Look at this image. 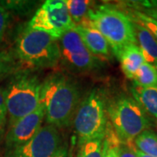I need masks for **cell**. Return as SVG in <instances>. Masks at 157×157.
<instances>
[{"label":"cell","instance_id":"7402d4cb","mask_svg":"<svg viewBox=\"0 0 157 157\" xmlns=\"http://www.w3.org/2000/svg\"><path fill=\"white\" fill-rule=\"evenodd\" d=\"M10 19V12L4 4H0V43L4 39V36L8 26Z\"/></svg>","mask_w":157,"mask_h":157},{"label":"cell","instance_id":"d6986e66","mask_svg":"<svg viewBox=\"0 0 157 157\" xmlns=\"http://www.w3.org/2000/svg\"><path fill=\"white\" fill-rule=\"evenodd\" d=\"M103 138L86 141L79 145L77 157H102Z\"/></svg>","mask_w":157,"mask_h":157},{"label":"cell","instance_id":"4316f807","mask_svg":"<svg viewBox=\"0 0 157 157\" xmlns=\"http://www.w3.org/2000/svg\"><path fill=\"white\" fill-rule=\"evenodd\" d=\"M135 150V149H134ZM135 154H136V155L137 157H152V156H149V155H144V154H142V153H140V152H138L135 150Z\"/></svg>","mask_w":157,"mask_h":157},{"label":"cell","instance_id":"8fae6325","mask_svg":"<svg viewBox=\"0 0 157 157\" xmlns=\"http://www.w3.org/2000/svg\"><path fill=\"white\" fill-rule=\"evenodd\" d=\"M74 30L78 33L85 45L95 57H107L109 55V45L104 36L94 27L89 21L76 25Z\"/></svg>","mask_w":157,"mask_h":157},{"label":"cell","instance_id":"83f0119b","mask_svg":"<svg viewBox=\"0 0 157 157\" xmlns=\"http://www.w3.org/2000/svg\"><path fill=\"white\" fill-rule=\"evenodd\" d=\"M156 124H157V122H156Z\"/></svg>","mask_w":157,"mask_h":157},{"label":"cell","instance_id":"4fadbf2b","mask_svg":"<svg viewBox=\"0 0 157 157\" xmlns=\"http://www.w3.org/2000/svg\"><path fill=\"white\" fill-rule=\"evenodd\" d=\"M133 23L137 45L140 47L145 61L157 67V41L141 25L134 21Z\"/></svg>","mask_w":157,"mask_h":157},{"label":"cell","instance_id":"5b68a950","mask_svg":"<svg viewBox=\"0 0 157 157\" xmlns=\"http://www.w3.org/2000/svg\"><path fill=\"white\" fill-rule=\"evenodd\" d=\"M107 106L106 94L101 88H94L81 100L73 121L78 145L104 137L108 123Z\"/></svg>","mask_w":157,"mask_h":157},{"label":"cell","instance_id":"ffe728a7","mask_svg":"<svg viewBox=\"0 0 157 157\" xmlns=\"http://www.w3.org/2000/svg\"><path fill=\"white\" fill-rule=\"evenodd\" d=\"M134 22L138 23L141 25L144 28H146L152 36L157 41V21L148 17L145 13L140 11H133L130 17Z\"/></svg>","mask_w":157,"mask_h":157},{"label":"cell","instance_id":"ac0fdd59","mask_svg":"<svg viewBox=\"0 0 157 157\" xmlns=\"http://www.w3.org/2000/svg\"><path fill=\"white\" fill-rule=\"evenodd\" d=\"M121 144V141L108 121L103 137L102 157H119V148Z\"/></svg>","mask_w":157,"mask_h":157},{"label":"cell","instance_id":"8992f818","mask_svg":"<svg viewBox=\"0 0 157 157\" xmlns=\"http://www.w3.org/2000/svg\"><path fill=\"white\" fill-rule=\"evenodd\" d=\"M108 121L121 143L130 144L150 127V121L142 107L128 96H120L107 102Z\"/></svg>","mask_w":157,"mask_h":157},{"label":"cell","instance_id":"6da1fadb","mask_svg":"<svg viewBox=\"0 0 157 157\" xmlns=\"http://www.w3.org/2000/svg\"><path fill=\"white\" fill-rule=\"evenodd\" d=\"M80 101L78 85L64 73H52L42 82L39 104L48 125L57 128L69 127Z\"/></svg>","mask_w":157,"mask_h":157},{"label":"cell","instance_id":"cb8c5ba5","mask_svg":"<svg viewBox=\"0 0 157 157\" xmlns=\"http://www.w3.org/2000/svg\"><path fill=\"white\" fill-rule=\"evenodd\" d=\"M119 157H137V155L130 145L121 143L119 148Z\"/></svg>","mask_w":157,"mask_h":157},{"label":"cell","instance_id":"3957f363","mask_svg":"<svg viewBox=\"0 0 157 157\" xmlns=\"http://www.w3.org/2000/svg\"><path fill=\"white\" fill-rule=\"evenodd\" d=\"M87 20L101 33L117 57L126 46L137 44L134 23L128 14L111 6L90 9Z\"/></svg>","mask_w":157,"mask_h":157},{"label":"cell","instance_id":"2e32d148","mask_svg":"<svg viewBox=\"0 0 157 157\" xmlns=\"http://www.w3.org/2000/svg\"><path fill=\"white\" fill-rule=\"evenodd\" d=\"M68 13L76 25L87 21V14L92 2L88 0H65Z\"/></svg>","mask_w":157,"mask_h":157},{"label":"cell","instance_id":"603a6c76","mask_svg":"<svg viewBox=\"0 0 157 157\" xmlns=\"http://www.w3.org/2000/svg\"><path fill=\"white\" fill-rule=\"evenodd\" d=\"M7 119V108H6V97L4 89H0V137L4 134V129Z\"/></svg>","mask_w":157,"mask_h":157},{"label":"cell","instance_id":"484cf974","mask_svg":"<svg viewBox=\"0 0 157 157\" xmlns=\"http://www.w3.org/2000/svg\"><path fill=\"white\" fill-rule=\"evenodd\" d=\"M52 157H68L67 147L65 146H61V147L58 150V152Z\"/></svg>","mask_w":157,"mask_h":157},{"label":"cell","instance_id":"30bf717a","mask_svg":"<svg viewBox=\"0 0 157 157\" xmlns=\"http://www.w3.org/2000/svg\"><path fill=\"white\" fill-rule=\"evenodd\" d=\"M45 119V112L39 104L38 109L27 115L20 118L11 126L6 135V146L14 149L26 143L33 137L35 134L42 127Z\"/></svg>","mask_w":157,"mask_h":157},{"label":"cell","instance_id":"7c38bea8","mask_svg":"<svg viewBox=\"0 0 157 157\" xmlns=\"http://www.w3.org/2000/svg\"><path fill=\"white\" fill-rule=\"evenodd\" d=\"M125 76L133 79L139 68L145 63V59L137 44L126 46L117 56Z\"/></svg>","mask_w":157,"mask_h":157},{"label":"cell","instance_id":"44dd1931","mask_svg":"<svg viewBox=\"0 0 157 157\" xmlns=\"http://www.w3.org/2000/svg\"><path fill=\"white\" fill-rule=\"evenodd\" d=\"M15 71L14 60L6 52H0V81Z\"/></svg>","mask_w":157,"mask_h":157},{"label":"cell","instance_id":"f1b7e54d","mask_svg":"<svg viewBox=\"0 0 157 157\" xmlns=\"http://www.w3.org/2000/svg\"><path fill=\"white\" fill-rule=\"evenodd\" d=\"M0 138H1V137H0Z\"/></svg>","mask_w":157,"mask_h":157},{"label":"cell","instance_id":"9a60e30c","mask_svg":"<svg viewBox=\"0 0 157 157\" xmlns=\"http://www.w3.org/2000/svg\"><path fill=\"white\" fill-rule=\"evenodd\" d=\"M128 145L144 155L157 157V134L149 129L143 131Z\"/></svg>","mask_w":157,"mask_h":157},{"label":"cell","instance_id":"9c48e42d","mask_svg":"<svg viewBox=\"0 0 157 157\" xmlns=\"http://www.w3.org/2000/svg\"><path fill=\"white\" fill-rule=\"evenodd\" d=\"M61 146L59 128L46 124L26 143L12 149L11 157H52Z\"/></svg>","mask_w":157,"mask_h":157},{"label":"cell","instance_id":"52a82bcc","mask_svg":"<svg viewBox=\"0 0 157 157\" xmlns=\"http://www.w3.org/2000/svg\"><path fill=\"white\" fill-rule=\"evenodd\" d=\"M75 26L68 13L65 0L45 1L27 25L28 28L46 33L58 40Z\"/></svg>","mask_w":157,"mask_h":157},{"label":"cell","instance_id":"ba28073f","mask_svg":"<svg viewBox=\"0 0 157 157\" xmlns=\"http://www.w3.org/2000/svg\"><path fill=\"white\" fill-rule=\"evenodd\" d=\"M62 64L73 72L86 73L100 67L98 58L91 53L78 33L73 29L58 40Z\"/></svg>","mask_w":157,"mask_h":157},{"label":"cell","instance_id":"e0dca14e","mask_svg":"<svg viewBox=\"0 0 157 157\" xmlns=\"http://www.w3.org/2000/svg\"><path fill=\"white\" fill-rule=\"evenodd\" d=\"M134 85L141 87L157 86V67L145 62L135 73Z\"/></svg>","mask_w":157,"mask_h":157},{"label":"cell","instance_id":"d4e9b609","mask_svg":"<svg viewBox=\"0 0 157 157\" xmlns=\"http://www.w3.org/2000/svg\"><path fill=\"white\" fill-rule=\"evenodd\" d=\"M142 12L145 13L146 15L148 16V17H152L153 19H155V21H157V6L150 7V8L145 9Z\"/></svg>","mask_w":157,"mask_h":157},{"label":"cell","instance_id":"7a4b0ae2","mask_svg":"<svg viewBox=\"0 0 157 157\" xmlns=\"http://www.w3.org/2000/svg\"><path fill=\"white\" fill-rule=\"evenodd\" d=\"M42 82L31 70L16 71L4 89L9 126L39 107Z\"/></svg>","mask_w":157,"mask_h":157},{"label":"cell","instance_id":"5bb4252c","mask_svg":"<svg viewBox=\"0 0 157 157\" xmlns=\"http://www.w3.org/2000/svg\"><path fill=\"white\" fill-rule=\"evenodd\" d=\"M131 94L145 112L157 119V86L141 87L133 85Z\"/></svg>","mask_w":157,"mask_h":157},{"label":"cell","instance_id":"277c9868","mask_svg":"<svg viewBox=\"0 0 157 157\" xmlns=\"http://www.w3.org/2000/svg\"><path fill=\"white\" fill-rule=\"evenodd\" d=\"M16 54L24 65L34 69L54 67L60 61L58 39L28 27L17 38Z\"/></svg>","mask_w":157,"mask_h":157}]
</instances>
